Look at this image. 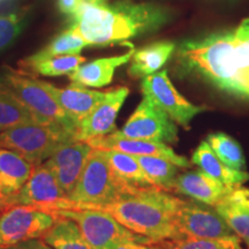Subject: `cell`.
I'll use <instances>...</instances> for the list:
<instances>
[{"label": "cell", "instance_id": "cell-1", "mask_svg": "<svg viewBox=\"0 0 249 249\" xmlns=\"http://www.w3.org/2000/svg\"><path fill=\"white\" fill-rule=\"evenodd\" d=\"M177 60L183 73L249 101V18L233 29L185 40Z\"/></svg>", "mask_w": 249, "mask_h": 249}, {"label": "cell", "instance_id": "cell-2", "mask_svg": "<svg viewBox=\"0 0 249 249\" xmlns=\"http://www.w3.org/2000/svg\"><path fill=\"white\" fill-rule=\"evenodd\" d=\"M169 11L160 5L121 1L82 2L73 15V28L89 46L124 43L160 29L169 21Z\"/></svg>", "mask_w": 249, "mask_h": 249}, {"label": "cell", "instance_id": "cell-3", "mask_svg": "<svg viewBox=\"0 0 249 249\" xmlns=\"http://www.w3.org/2000/svg\"><path fill=\"white\" fill-rule=\"evenodd\" d=\"M180 201L156 187L129 186L116 201L93 210L105 211L132 232L158 244L181 238L176 225Z\"/></svg>", "mask_w": 249, "mask_h": 249}, {"label": "cell", "instance_id": "cell-4", "mask_svg": "<svg viewBox=\"0 0 249 249\" xmlns=\"http://www.w3.org/2000/svg\"><path fill=\"white\" fill-rule=\"evenodd\" d=\"M129 186L112 171L105 151L92 149L75 187L59 209H97L116 201Z\"/></svg>", "mask_w": 249, "mask_h": 249}, {"label": "cell", "instance_id": "cell-5", "mask_svg": "<svg viewBox=\"0 0 249 249\" xmlns=\"http://www.w3.org/2000/svg\"><path fill=\"white\" fill-rule=\"evenodd\" d=\"M75 141V134L58 124H22L0 133V148L18 152L34 167L44 163L64 143Z\"/></svg>", "mask_w": 249, "mask_h": 249}, {"label": "cell", "instance_id": "cell-6", "mask_svg": "<svg viewBox=\"0 0 249 249\" xmlns=\"http://www.w3.org/2000/svg\"><path fill=\"white\" fill-rule=\"evenodd\" d=\"M0 80L15 97L43 123L58 124L73 134H76L75 123L59 107L55 99L39 85L35 77L28 76L24 71L5 67L0 73Z\"/></svg>", "mask_w": 249, "mask_h": 249}, {"label": "cell", "instance_id": "cell-7", "mask_svg": "<svg viewBox=\"0 0 249 249\" xmlns=\"http://www.w3.org/2000/svg\"><path fill=\"white\" fill-rule=\"evenodd\" d=\"M46 211L55 217L73 220L86 240L95 249H110L112 246L126 241L152 245L149 239L132 232L105 211L93 209H48Z\"/></svg>", "mask_w": 249, "mask_h": 249}, {"label": "cell", "instance_id": "cell-8", "mask_svg": "<svg viewBox=\"0 0 249 249\" xmlns=\"http://www.w3.org/2000/svg\"><path fill=\"white\" fill-rule=\"evenodd\" d=\"M55 220L57 217L44 209L12 205L0 213V248L42 239Z\"/></svg>", "mask_w": 249, "mask_h": 249}, {"label": "cell", "instance_id": "cell-9", "mask_svg": "<svg viewBox=\"0 0 249 249\" xmlns=\"http://www.w3.org/2000/svg\"><path fill=\"white\" fill-rule=\"evenodd\" d=\"M118 133L129 139L176 143L178 141L179 130L177 124L166 112L150 98L143 96L141 103Z\"/></svg>", "mask_w": 249, "mask_h": 249}, {"label": "cell", "instance_id": "cell-10", "mask_svg": "<svg viewBox=\"0 0 249 249\" xmlns=\"http://www.w3.org/2000/svg\"><path fill=\"white\" fill-rule=\"evenodd\" d=\"M143 96L150 98L161 110L166 112L174 123L189 128V124L196 116L207 110L188 102L171 82L166 70L143 77L141 82Z\"/></svg>", "mask_w": 249, "mask_h": 249}, {"label": "cell", "instance_id": "cell-11", "mask_svg": "<svg viewBox=\"0 0 249 249\" xmlns=\"http://www.w3.org/2000/svg\"><path fill=\"white\" fill-rule=\"evenodd\" d=\"M67 196L59 186L57 177L48 160L34 167L29 179L20 191L7 198V204L28 205L39 209H59Z\"/></svg>", "mask_w": 249, "mask_h": 249}, {"label": "cell", "instance_id": "cell-12", "mask_svg": "<svg viewBox=\"0 0 249 249\" xmlns=\"http://www.w3.org/2000/svg\"><path fill=\"white\" fill-rule=\"evenodd\" d=\"M176 225L181 238H224L234 233L211 205L181 200L176 213Z\"/></svg>", "mask_w": 249, "mask_h": 249}, {"label": "cell", "instance_id": "cell-13", "mask_svg": "<svg viewBox=\"0 0 249 249\" xmlns=\"http://www.w3.org/2000/svg\"><path fill=\"white\" fill-rule=\"evenodd\" d=\"M128 95L127 87H117L105 91L101 103L77 124L75 141L88 142L116 132L118 113Z\"/></svg>", "mask_w": 249, "mask_h": 249}, {"label": "cell", "instance_id": "cell-14", "mask_svg": "<svg viewBox=\"0 0 249 249\" xmlns=\"http://www.w3.org/2000/svg\"><path fill=\"white\" fill-rule=\"evenodd\" d=\"M87 143L92 149H99V150H114L132 156L160 157L172 161L181 169H189L192 166L191 161L183 156L176 154L173 149L167 145V143L124 138L118 133V129L108 135L90 140Z\"/></svg>", "mask_w": 249, "mask_h": 249}, {"label": "cell", "instance_id": "cell-15", "mask_svg": "<svg viewBox=\"0 0 249 249\" xmlns=\"http://www.w3.org/2000/svg\"><path fill=\"white\" fill-rule=\"evenodd\" d=\"M91 151L92 148L87 142L71 141L59 145L46 160L67 197L75 187Z\"/></svg>", "mask_w": 249, "mask_h": 249}, {"label": "cell", "instance_id": "cell-16", "mask_svg": "<svg viewBox=\"0 0 249 249\" xmlns=\"http://www.w3.org/2000/svg\"><path fill=\"white\" fill-rule=\"evenodd\" d=\"M240 187L241 185H225L200 170L179 174L173 192L189 196L201 203L216 207L234 194Z\"/></svg>", "mask_w": 249, "mask_h": 249}, {"label": "cell", "instance_id": "cell-17", "mask_svg": "<svg viewBox=\"0 0 249 249\" xmlns=\"http://www.w3.org/2000/svg\"><path fill=\"white\" fill-rule=\"evenodd\" d=\"M37 81L75 123L76 127L83 118L97 107L105 96V91H97L85 87L71 85L67 88H58L45 81L38 79Z\"/></svg>", "mask_w": 249, "mask_h": 249}, {"label": "cell", "instance_id": "cell-18", "mask_svg": "<svg viewBox=\"0 0 249 249\" xmlns=\"http://www.w3.org/2000/svg\"><path fill=\"white\" fill-rule=\"evenodd\" d=\"M134 52L135 50L132 46L129 51L124 54L83 62L68 77L71 85L85 87V88H102L108 86L113 80L117 68L127 64L132 59Z\"/></svg>", "mask_w": 249, "mask_h": 249}, {"label": "cell", "instance_id": "cell-19", "mask_svg": "<svg viewBox=\"0 0 249 249\" xmlns=\"http://www.w3.org/2000/svg\"><path fill=\"white\" fill-rule=\"evenodd\" d=\"M176 44L169 40L156 42L134 52L128 68V74L133 79L143 77L157 73L173 54Z\"/></svg>", "mask_w": 249, "mask_h": 249}, {"label": "cell", "instance_id": "cell-20", "mask_svg": "<svg viewBox=\"0 0 249 249\" xmlns=\"http://www.w3.org/2000/svg\"><path fill=\"white\" fill-rule=\"evenodd\" d=\"M213 208L233 233L249 246V189L241 186L232 196Z\"/></svg>", "mask_w": 249, "mask_h": 249}, {"label": "cell", "instance_id": "cell-21", "mask_svg": "<svg viewBox=\"0 0 249 249\" xmlns=\"http://www.w3.org/2000/svg\"><path fill=\"white\" fill-rule=\"evenodd\" d=\"M192 161L208 176L213 177V179L225 185H242L249 180V173L246 171L231 169L226 164H224L214 155L207 141H203L195 149L192 156Z\"/></svg>", "mask_w": 249, "mask_h": 249}, {"label": "cell", "instance_id": "cell-22", "mask_svg": "<svg viewBox=\"0 0 249 249\" xmlns=\"http://www.w3.org/2000/svg\"><path fill=\"white\" fill-rule=\"evenodd\" d=\"M34 166L18 152L0 148V188L13 195L29 179Z\"/></svg>", "mask_w": 249, "mask_h": 249}, {"label": "cell", "instance_id": "cell-23", "mask_svg": "<svg viewBox=\"0 0 249 249\" xmlns=\"http://www.w3.org/2000/svg\"><path fill=\"white\" fill-rule=\"evenodd\" d=\"M86 62V58L80 54L53 55L42 59L24 58L20 61V66L24 71L42 76H62L70 75L81 64Z\"/></svg>", "mask_w": 249, "mask_h": 249}, {"label": "cell", "instance_id": "cell-24", "mask_svg": "<svg viewBox=\"0 0 249 249\" xmlns=\"http://www.w3.org/2000/svg\"><path fill=\"white\" fill-rule=\"evenodd\" d=\"M135 157L152 187L170 193L173 192L174 183L180 174L181 167L160 157H154V156H135Z\"/></svg>", "mask_w": 249, "mask_h": 249}, {"label": "cell", "instance_id": "cell-25", "mask_svg": "<svg viewBox=\"0 0 249 249\" xmlns=\"http://www.w3.org/2000/svg\"><path fill=\"white\" fill-rule=\"evenodd\" d=\"M42 239L53 249H95L86 240L79 226L64 217H57L54 225Z\"/></svg>", "mask_w": 249, "mask_h": 249}, {"label": "cell", "instance_id": "cell-26", "mask_svg": "<svg viewBox=\"0 0 249 249\" xmlns=\"http://www.w3.org/2000/svg\"><path fill=\"white\" fill-rule=\"evenodd\" d=\"M46 124L34 116L0 80V133L22 124Z\"/></svg>", "mask_w": 249, "mask_h": 249}, {"label": "cell", "instance_id": "cell-27", "mask_svg": "<svg viewBox=\"0 0 249 249\" xmlns=\"http://www.w3.org/2000/svg\"><path fill=\"white\" fill-rule=\"evenodd\" d=\"M112 171L121 181L134 187H152L135 156L114 150H104Z\"/></svg>", "mask_w": 249, "mask_h": 249}, {"label": "cell", "instance_id": "cell-28", "mask_svg": "<svg viewBox=\"0 0 249 249\" xmlns=\"http://www.w3.org/2000/svg\"><path fill=\"white\" fill-rule=\"evenodd\" d=\"M208 144L214 155L231 169L245 171L246 158L241 145L234 139L225 133L218 132L210 134L207 139Z\"/></svg>", "mask_w": 249, "mask_h": 249}, {"label": "cell", "instance_id": "cell-29", "mask_svg": "<svg viewBox=\"0 0 249 249\" xmlns=\"http://www.w3.org/2000/svg\"><path fill=\"white\" fill-rule=\"evenodd\" d=\"M88 43L76 33L73 28H68L54 37L45 48L29 55L31 59H42L53 55L80 54L83 49L88 48Z\"/></svg>", "mask_w": 249, "mask_h": 249}, {"label": "cell", "instance_id": "cell-30", "mask_svg": "<svg viewBox=\"0 0 249 249\" xmlns=\"http://www.w3.org/2000/svg\"><path fill=\"white\" fill-rule=\"evenodd\" d=\"M160 249H244L240 245V238L235 234L224 238H185L164 240L155 244Z\"/></svg>", "mask_w": 249, "mask_h": 249}, {"label": "cell", "instance_id": "cell-31", "mask_svg": "<svg viewBox=\"0 0 249 249\" xmlns=\"http://www.w3.org/2000/svg\"><path fill=\"white\" fill-rule=\"evenodd\" d=\"M23 29V21L18 14L0 17V52L9 48Z\"/></svg>", "mask_w": 249, "mask_h": 249}, {"label": "cell", "instance_id": "cell-32", "mask_svg": "<svg viewBox=\"0 0 249 249\" xmlns=\"http://www.w3.org/2000/svg\"><path fill=\"white\" fill-rule=\"evenodd\" d=\"M0 249H53L49 244L43 240V239H31L20 244L9 246V247L0 248Z\"/></svg>", "mask_w": 249, "mask_h": 249}, {"label": "cell", "instance_id": "cell-33", "mask_svg": "<svg viewBox=\"0 0 249 249\" xmlns=\"http://www.w3.org/2000/svg\"><path fill=\"white\" fill-rule=\"evenodd\" d=\"M82 2V0H58V8L62 14L73 17Z\"/></svg>", "mask_w": 249, "mask_h": 249}, {"label": "cell", "instance_id": "cell-34", "mask_svg": "<svg viewBox=\"0 0 249 249\" xmlns=\"http://www.w3.org/2000/svg\"><path fill=\"white\" fill-rule=\"evenodd\" d=\"M110 249H160L155 244L149 245V244H141V242H135V241H126V242H120L112 246Z\"/></svg>", "mask_w": 249, "mask_h": 249}, {"label": "cell", "instance_id": "cell-35", "mask_svg": "<svg viewBox=\"0 0 249 249\" xmlns=\"http://www.w3.org/2000/svg\"><path fill=\"white\" fill-rule=\"evenodd\" d=\"M9 196H11V194H8V193L4 191V189L0 188V202H6V204H7V198L9 197Z\"/></svg>", "mask_w": 249, "mask_h": 249}, {"label": "cell", "instance_id": "cell-36", "mask_svg": "<svg viewBox=\"0 0 249 249\" xmlns=\"http://www.w3.org/2000/svg\"><path fill=\"white\" fill-rule=\"evenodd\" d=\"M7 208H9V207L6 204V202H0V213H1L2 211H5Z\"/></svg>", "mask_w": 249, "mask_h": 249}, {"label": "cell", "instance_id": "cell-37", "mask_svg": "<svg viewBox=\"0 0 249 249\" xmlns=\"http://www.w3.org/2000/svg\"><path fill=\"white\" fill-rule=\"evenodd\" d=\"M83 2H99L103 1V0H82Z\"/></svg>", "mask_w": 249, "mask_h": 249}]
</instances>
